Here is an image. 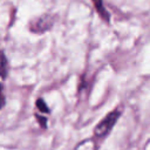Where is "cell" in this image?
Here are the masks:
<instances>
[{
  "mask_svg": "<svg viewBox=\"0 0 150 150\" xmlns=\"http://www.w3.org/2000/svg\"><path fill=\"white\" fill-rule=\"evenodd\" d=\"M7 73V60L2 53H0V75L2 77L6 76Z\"/></svg>",
  "mask_w": 150,
  "mask_h": 150,
  "instance_id": "cell-5",
  "label": "cell"
},
{
  "mask_svg": "<svg viewBox=\"0 0 150 150\" xmlns=\"http://www.w3.org/2000/svg\"><path fill=\"white\" fill-rule=\"evenodd\" d=\"M120 115H121V110H120V109H115L114 111L109 112V114L96 125V128H95V130H94L95 135L98 136V137L105 136V135L112 129V127H114L115 123L117 122Z\"/></svg>",
  "mask_w": 150,
  "mask_h": 150,
  "instance_id": "cell-1",
  "label": "cell"
},
{
  "mask_svg": "<svg viewBox=\"0 0 150 150\" xmlns=\"http://www.w3.org/2000/svg\"><path fill=\"white\" fill-rule=\"evenodd\" d=\"M93 1H94L95 8H96V11L98 12V14H100L104 20H108V19H109V15H108L107 11H105L104 7H103V2H102V0H93Z\"/></svg>",
  "mask_w": 150,
  "mask_h": 150,
  "instance_id": "cell-3",
  "label": "cell"
},
{
  "mask_svg": "<svg viewBox=\"0 0 150 150\" xmlns=\"http://www.w3.org/2000/svg\"><path fill=\"white\" fill-rule=\"evenodd\" d=\"M4 104H5V96L2 93V86L0 84V109L4 107Z\"/></svg>",
  "mask_w": 150,
  "mask_h": 150,
  "instance_id": "cell-7",
  "label": "cell"
},
{
  "mask_svg": "<svg viewBox=\"0 0 150 150\" xmlns=\"http://www.w3.org/2000/svg\"><path fill=\"white\" fill-rule=\"evenodd\" d=\"M75 150H95V144L91 139H87L77 145Z\"/></svg>",
  "mask_w": 150,
  "mask_h": 150,
  "instance_id": "cell-4",
  "label": "cell"
},
{
  "mask_svg": "<svg viewBox=\"0 0 150 150\" xmlns=\"http://www.w3.org/2000/svg\"><path fill=\"white\" fill-rule=\"evenodd\" d=\"M36 107L39 108V110H41L42 112H48V107L45 103L43 100H38L36 101Z\"/></svg>",
  "mask_w": 150,
  "mask_h": 150,
  "instance_id": "cell-6",
  "label": "cell"
},
{
  "mask_svg": "<svg viewBox=\"0 0 150 150\" xmlns=\"http://www.w3.org/2000/svg\"><path fill=\"white\" fill-rule=\"evenodd\" d=\"M54 23V16L50 14H43L39 18H36L30 23V29L35 33H43L47 29H49Z\"/></svg>",
  "mask_w": 150,
  "mask_h": 150,
  "instance_id": "cell-2",
  "label": "cell"
}]
</instances>
